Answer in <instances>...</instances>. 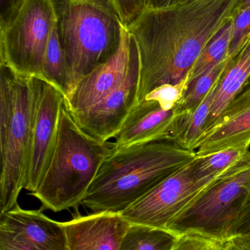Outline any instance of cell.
<instances>
[{
	"label": "cell",
	"instance_id": "obj_29",
	"mask_svg": "<svg viewBox=\"0 0 250 250\" xmlns=\"http://www.w3.org/2000/svg\"><path fill=\"white\" fill-rule=\"evenodd\" d=\"M0 250H35L24 242L0 233Z\"/></svg>",
	"mask_w": 250,
	"mask_h": 250
},
{
	"label": "cell",
	"instance_id": "obj_15",
	"mask_svg": "<svg viewBox=\"0 0 250 250\" xmlns=\"http://www.w3.org/2000/svg\"><path fill=\"white\" fill-rule=\"evenodd\" d=\"M181 114L178 105L173 109L165 110L156 101L141 100L114 138V150L156 141H170L173 126Z\"/></svg>",
	"mask_w": 250,
	"mask_h": 250
},
{
	"label": "cell",
	"instance_id": "obj_8",
	"mask_svg": "<svg viewBox=\"0 0 250 250\" xmlns=\"http://www.w3.org/2000/svg\"><path fill=\"white\" fill-rule=\"evenodd\" d=\"M32 122L26 157L24 189H38L51 163L58 135L63 92L44 78L30 79Z\"/></svg>",
	"mask_w": 250,
	"mask_h": 250
},
{
	"label": "cell",
	"instance_id": "obj_26",
	"mask_svg": "<svg viewBox=\"0 0 250 250\" xmlns=\"http://www.w3.org/2000/svg\"><path fill=\"white\" fill-rule=\"evenodd\" d=\"M173 250H222L221 243L192 235L179 236Z\"/></svg>",
	"mask_w": 250,
	"mask_h": 250
},
{
	"label": "cell",
	"instance_id": "obj_21",
	"mask_svg": "<svg viewBox=\"0 0 250 250\" xmlns=\"http://www.w3.org/2000/svg\"><path fill=\"white\" fill-rule=\"evenodd\" d=\"M43 78L58 88L66 97L67 93V66L57 32V21L44 57Z\"/></svg>",
	"mask_w": 250,
	"mask_h": 250
},
{
	"label": "cell",
	"instance_id": "obj_32",
	"mask_svg": "<svg viewBox=\"0 0 250 250\" xmlns=\"http://www.w3.org/2000/svg\"><path fill=\"white\" fill-rule=\"evenodd\" d=\"M250 6V0H239V3H238L237 10H236V13H238L239 10H244V9L247 8V7H249Z\"/></svg>",
	"mask_w": 250,
	"mask_h": 250
},
{
	"label": "cell",
	"instance_id": "obj_7",
	"mask_svg": "<svg viewBox=\"0 0 250 250\" xmlns=\"http://www.w3.org/2000/svg\"><path fill=\"white\" fill-rule=\"evenodd\" d=\"M56 16L50 0H26L0 35V64L16 76L43 78L44 57Z\"/></svg>",
	"mask_w": 250,
	"mask_h": 250
},
{
	"label": "cell",
	"instance_id": "obj_16",
	"mask_svg": "<svg viewBox=\"0 0 250 250\" xmlns=\"http://www.w3.org/2000/svg\"><path fill=\"white\" fill-rule=\"evenodd\" d=\"M250 83V35L240 48L227 58L226 68L216 89L211 113L204 132L213 126L226 106Z\"/></svg>",
	"mask_w": 250,
	"mask_h": 250
},
{
	"label": "cell",
	"instance_id": "obj_30",
	"mask_svg": "<svg viewBox=\"0 0 250 250\" xmlns=\"http://www.w3.org/2000/svg\"><path fill=\"white\" fill-rule=\"evenodd\" d=\"M182 0H151L145 8H159L176 4Z\"/></svg>",
	"mask_w": 250,
	"mask_h": 250
},
{
	"label": "cell",
	"instance_id": "obj_5",
	"mask_svg": "<svg viewBox=\"0 0 250 250\" xmlns=\"http://www.w3.org/2000/svg\"><path fill=\"white\" fill-rule=\"evenodd\" d=\"M32 122L30 79L0 64V215L16 208L24 189Z\"/></svg>",
	"mask_w": 250,
	"mask_h": 250
},
{
	"label": "cell",
	"instance_id": "obj_33",
	"mask_svg": "<svg viewBox=\"0 0 250 250\" xmlns=\"http://www.w3.org/2000/svg\"><path fill=\"white\" fill-rule=\"evenodd\" d=\"M150 1H151V0H145V6L148 4V3Z\"/></svg>",
	"mask_w": 250,
	"mask_h": 250
},
{
	"label": "cell",
	"instance_id": "obj_9",
	"mask_svg": "<svg viewBox=\"0 0 250 250\" xmlns=\"http://www.w3.org/2000/svg\"><path fill=\"white\" fill-rule=\"evenodd\" d=\"M216 179H199L192 160L120 214L131 224L166 229Z\"/></svg>",
	"mask_w": 250,
	"mask_h": 250
},
{
	"label": "cell",
	"instance_id": "obj_17",
	"mask_svg": "<svg viewBox=\"0 0 250 250\" xmlns=\"http://www.w3.org/2000/svg\"><path fill=\"white\" fill-rule=\"evenodd\" d=\"M220 79L205 99L195 110L182 111L173 126L170 142L186 149L195 150L197 143L205 131Z\"/></svg>",
	"mask_w": 250,
	"mask_h": 250
},
{
	"label": "cell",
	"instance_id": "obj_10",
	"mask_svg": "<svg viewBox=\"0 0 250 250\" xmlns=\"http://www.w3.org/2000/svg\"><path fill=\"white\" fill-rule=\"evenodd\" d=\"M130 36V62L121 84L93 106L73 117L84 130L104 142L115 138L139 102V54L136 42L132 35Z\"/></svg>",
	"mask_w": 250,
	"mask_h": 250
},
{
	"label": "cell",
	"instance_id": "obj_24",
	"mask_svg": "<svg viewBox=\"0 0 250 250\" xmlns=\"http://www.w3.org/2000/svg\"><path fill=\"white\" fill-rule=\"evenodd\" d=\"M227 240L250 250V194L230 229Z\"/></svg>",
	"mask_w": 250,
	"mask_h": 250
},
{
	"label": "cell",
	"instance_id": "obj_23",
	"mask_svg": "<svg viewBox=\"0 0 250 250\" xmlns=\"http://www.w3.org/2000/svg\"><path fill=\"white\" fill-rule=\"evenodd\" d=\"M187 88V82L178 84H164L156 88L143 99L158 103L165 110L174 108L179 104Z\"/></svg>",
	"mask_w": 250,
	"mask_h": 250
},
{
	"label": "cell",
	"instance_id": "obj_20",
	"mask_svg": "<svg viewBox=\"0 0 250 250\" xmlns=\"http://www.w3.org/2000/svg\"><path fill=\"white\" fill-rule=\"evenodd\" d=\"M232 32L233 20L225 25L205 45L189 73L188 85L201 75L220 65L227 60Z\"/></svg>",
	"mask_w": 250,
	"mask_h": 250
},
{
	"label": "cell",
	"instance_id": "obj_3",
	"mask_svg": "<svg viewBox=\"0 0 250 250\" xmlns=\"http://www.w3.org/2000/svg\"><path fill=\"white\" fill-rule=\"evenodd\" d=\"M67 66L68 96L78 83L107 62L121 42L115 0H50Z\"/></svg>",
	"mask_w": 250,
	"mask_h": 250
},
{
	"label": "cell",
	"instance_id": "obj_2",
	"mask_svg": "<svg viewBox=\"0 0 250 250\" xmlns=\"http://www.w3.org/2000/svg\"><path fill=\"white\" fill-rule=\"evenodd\" d=\"M196 157L170 141L114 150L101 165L82 205L92 213L120 214Z\"/></svg>",
	"mask_w": 250,
	"mask_h": 250
},
{
	"label": "cell",
	"instance_id": "obj_27",
	"mask_svg": "<svg viewBox=\"0 0 250 250\" xmlns=\"http://www.w3.org/2000/svg\"><path fill=\"white\" fill-rule=\"evenodd\" d=\"M123 26L127 27L143 11L145 0H115Z\"/></svg>",
	"mask_w": 250,
	"mask_h": 250
},
{
	"label": "cell",
	"instance_id": "obj_25",
	"mask_svg": "<svg viewBox=\"0 0 250 250\" xmlns=\"http://www.w3.org/2000/svg\"><path fill=\"white\" fill-rule=\"evenodd\" d=\"M250 35V6L239 10L233 19V32L229 57L233 55Z\"/></svg>",
	"mask_w": 250,
	"mask_h": 250
},
{
	"label": "cell",
	"instance_id": "obj_4",
	"mask_svg": "<svg viewBox=\"0 0 250 250\" xmlns=\"http://www.w3.org/2000/svg\"><path fill=\"white\" fill-rule=\"evenodd\" d=\"M114 151L113 143L100 141L84 130L64 105L51 163L30 195L42 204V208L54 212L78 208L101 165Z\"/></svg>",
	"mask_w": 250,
	"mask_h": 250
},
{
	"label": "cell",
	"instance_id": "obj_13",
	"mask_svg": "<svg viewBox=\"0 0 250 250\" xmlns=\"http://www.w3.org/2000/svg\"><path fill=\"white\" fill-rule=\"evenodd\" d=\"M250 146V83L226 108L195 146L197 157Z\"/></svg>",
	"mask_w": 250,
	"mask_h": 250
},
{
	"label": "cell",
	"instance_id": "obj_31",
	"mask_svg": "<svg viewBox=\"0 0 250 250\" xmlns=\"http://www.w3.org/2000/svg\"><path fill=\"white\" fill-rule=\"evenodd\" d=\"M222 250H247L231 240H227L221 243Z\"/></svg>",
	"mask_w": 250,
	"mask_h": 250
},
{
	"label": "cell",
	"instance_id": "obj_19",
	"mask_svg": "<svg viewBox=\"0 0 250 250\" xmlns=\"http://www.w3.org/2000/svg\"><path fill=\"white\" fill-rule=\"evenodd\" d=\"M249 146L234 147L208 155L195 157V174L201 179H216L250 157Z\"/></svg>",
	"mask_w": 250,
	"mask_h": 250
},
{
	"label": "cell",
	"instance_id": "obj_1",
	"mask_svg": "<svg viewBox=\"0 0 250 250\" xmlns=\"http://www.w3.org/2000/svg\"><path fill=\"white\" fill-rule=\"evenodd\" d=\"M239 0H182L145 8L127 26L139 54V101L159 86L189 80L205 45L233 20Z\"/></svg>",
	"mask_w": 250,
	"mask_h": 250
},
{
	"label": "cell",
	"instance_id": "obj_6",
	"mask_svg": "<svg viewBox=\"0 0 250 250\" xmlns=\"http://www.w3.org/2000/svg\"><path fill=\"white\" fill-rule=\"evenodd\" d=\"M250 194V157L210 184L166 229L223 243Z\"/></svg>",
	"mask_w": 250,
	"mask_h": 250
},
{
	"label": "cell",
	"instance_id": "obj_14",
	"mask_svg": "<svg viewBox=\"0 0 250 250\" xmlns=\"http://www.w3.org/2000/svg\"><path fill=\"white\" fill-rule=\"evenodd\" d=\"M69 250H119L131 223L120 214L79 212L72 220L63 222Z\"/></svg>",
	"mask_w": 250,
	"mask_h": 250
},
{
	"label": "cell",
	"instance_id": "obj_12",
	"mask_svg": "<svg viewBox=\"0 0 250 250\" xmlns=\"http://www.w3.org/2000/svg\"><path fill=\"white\" fill-rule=\"evenodd\" d=\"M0 233L24 242L35 250H69L63 223L42 210H26L19 205L0 215Z\"/></svg>",
	"mask_w": 250,
	"mask_h": 250
},
{
	"label": "cell",
	"instance_id": "obj_22",
	"mask_svg": "<svg viewBox=\"0 0 250 250\" xmlns=\"http://www.w3.org/2000/svg\"><path fill=\"white\" fill-rule=\"evenodd\" d=\"M227 60L189 83L178 104L181 111L195 110L202 103L224 71Z\"/></svg>",
	"mask_w": 250,
	"mask_h": 250
},
{
	"label": "cell",
	"instance_id": "obj_28",
	"mask_svg": "<svg viewBox=\"0 0 250 250\" xmlns=\"http://www.w3.org/2000/svg\"><path fill=\"white\" fill-rule=\"evenodd\" d=\"M26 0H0V29L7 26L16 17Z\"/></svg>",
	"mask_w": 250,
	"mask_h": 250
},
{
	"label": "cell",
	"instance_id": "obj_11",
	"mask_svg": "<svg viewBox=\"0 0 250 250\" xmlns=\"http://www.w3.org/2000/svg\"><path fill=\"white\" fill-rule=\"evenodd\" d=\"M130 52V34L123 26L121 42L116 54L84 77L65 98V107L72 117L93 106L121 84L129 68Z\"/></svg>",
	"mask_w": 250,
	"mask_h": 250
},
{
	"label": "cell",
	"instance_id": "obj_18",
	"mask_svg": "<svg viewBox=\"0 0 250 250\" xmlns=\"http://www.w3.org/2000/svg\"><path fill=\"white\" fill-rule=\"evenodd\" d=\"M179 238L166 229L131 224L119 250H173Z\"/></svg>",
	"mask_w": 250,
	"mask_h": 250
}]
</instances>
